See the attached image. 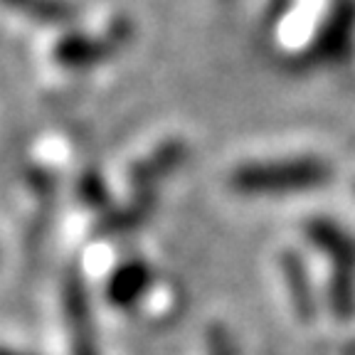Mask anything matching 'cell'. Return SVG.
Listing matches in <instances>:
<instances>
[{
    "mask_svg": "<svg viewBox=\"0 0 355 355\" xmlns=\"http://www.w3.org/2000/svg\"><path fill=\"white\" fill-rule=\"evenodd\" d=\"M0 355H10V353H0Z\"/></svg>",
    "mask_w": 355,
    "mask_h": 355,
    "instance_id": "obj_3",
    "label": "cell"
},
{
    "mask_svg": "<svg viewBox=\"0 0 355 355\" xmlns=\"http://www.w3.org/2000/svg\"><path fill=\"white\" fill-rule=\"evenodd\" d=\"M331 168L316 158L282 163H257L234 173V188L244 193H274V190H304L328 183Z\"/></svg>",
    "mask_w": 355,
    "mask_h": 355,
    "instance_id": "obj_1",
    "label": "cell"
},
{
    "mask_svg": "<svg viewBox=\"0 0 355 355\" xmlns=\"http://www.w3.org/2000/svg\"><path fill=\"white\" fill-rule=\"evenodd\" d=\"M146 279H148V274H146L144 266L128 264L121 274H116V282L111 286V299L119 301V304H128L144 288Z\"/></svg>",
    "mask_w": 355,
    "mask_h": 355,
    "instance_id": "obj_2",
    "label": "cell"
}]
</instances>
